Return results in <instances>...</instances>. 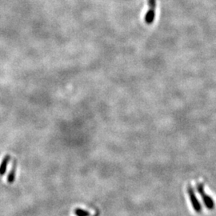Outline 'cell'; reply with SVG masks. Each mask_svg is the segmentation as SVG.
<instances>
[{
	"label": "cell",
	"instance_id": "6da1fadb",
	"mask_svg": "<svg viewBox=\"0 0 216 216\" xmlns=\"http://www.w3.org/2000/svg\"><path fill=\"white\" fill-rule=\"evenodd\" d=\"M148 10L145 15V22L147 24L153 23L155 16V8H156V0H147Z\"/></svg>",
	"mask_w": 216,
	"mask_h": 216
},
{
	"label": "cell",
	"instance_id": "7a4b0ae2",
	"mask_svg": "<svg viewBox=\"0 0 216 216\" xmlns=\"http://www.w3.org/2000/svg\"><path fill=\"white\" fill-rule=\"evenodd\" d=\"M197 189H198V192L199 193V195H201V197L203 198V200L204 201L205 204L207 206V207L209 209H212L215 207V203H214V201L210 198V197L206 195L204 193V191H203V186L202 183H199L198 186H197Z\"/></svg>",
	"mask_w": 216,
	"mask_h": 216
},
{
	"label": "cell",
	"instance_id": "3957f363",
	"mask_svg": "<svg viewBox=\"0 0 216 216\" xmlns=\"http://www.w3.org/2000/svg\"><path fill=\"white\" fill-rule=\"evenodd\" d=\"M187 192H188V195L190 196V199H191V202L192 203V206L195 208V210L197 212H199L201 211V206L200 203H199L198 199H196V196L194 193V191L192 189V187L191 186H188V189H187Z\"/></svg>",
	"mask_w": 216,
	"mask_h": 216
},
{
	"label": "cell",
	"instance_id": "277c9868",
	"mask_svg": "<svg viewBox=\"0 0 216 216\" xmlns=\"http://www.w3.org/2000/svg\"><path fill=\"white\" fill-rule=\"evenodd\" d=\"M11 155L10 154H7L6 156H4V158H3L2 162L0 163V176H3L6 171H7V168L8 163L11 160Z\"/></svg>",
	"mask_w": 216,
	"mask_h": 216
},
{
	"label": "cell",
	"instance_id": "5b68a950",
	"mask_svg": "<svg viewBox=\"0 0 216 216\" xmlns=\"http://www.w3.org/2000/svg\"><path fill=\"white\" fill-rule=\"evenodd\" d=\"M15 171H16V166L15 163L13 164L12 166V169L10 171V173L8 174L7 178V181L8 183H13L14 181H15Z\"/></svg>",
	"mask_w": 216,
	"mask_h": 216
},
{
	"label": "cell",
	"instance_id": "8992f818",
	"mask_svg": "<svg viewBox=\"0 0 216 216\" xmlns=\"http://www.w3.org/2000/svg\"><path fill=\"white\" fill-rule=\"evenodd\" d=\"M74 214L77 216H90V213L83 209L76 208L74 210Z\"/></svg>",
	"mask_w": 216,
	"mask_h": 216
}]
</instances>
